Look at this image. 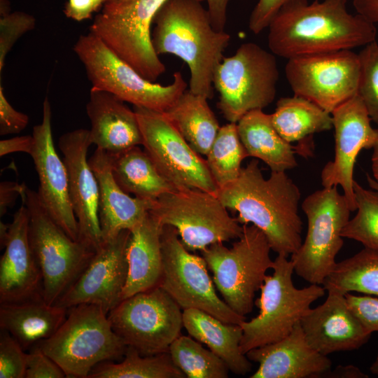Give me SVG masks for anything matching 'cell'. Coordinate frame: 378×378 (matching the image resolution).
<instances>
[{"label": "cell", "mask_w": 378, "mask_h": 378, "mask_svg": "<svg viewBox=\"0 0 378 378\" xmlns=\"http://www.w3.org/2000/svg\"><path fill=\"white\" fill-rule=\"evenodd\" d=\"M348 0H292L269 24L267 43L275 55L295 57L352 50L376 40V27L347 10Z\"/></svg>", "instance_id": "1"}, {"label": "cell", "mask_w": 378, "mask_h": 378, "mask_svg": "<svg viewBox=\"0 0 378 378\" xmlns=\"http://www.w3.org/2000/svg\"><path fill=\"white\" fill-rule=\"evenodd\" d=\"M216 195L227 209L237 214L240 224L259 228L278 255L288 257L300 246L301 193L286 172H271L265 178L259 162L252 160L235 181L218 188Z\"/></svg>", "instance_id": "2"}, {"label": "cell", "mask_w": 378, "mask_h": 378, "mask_svg": "<svg viewBox=\"0 0 378 378\" xmlns=\"http://www.w3.org/2000/svg\"><path fill=\"white\" fill-rule=\"evenodd\" d=\"M200 0H167L156 13L152 43L156 53L174 55L190 71L189 90L211 99L213 77L230 35L216 31Z\"/></svg>", "instance_id": "3"}, {"label": "cell", "mask_w": 378, "mask_h": 378, "mask_svg": "<svg viewBox=\"0 0 378 378\" xmlns=\"http://www.w3.org/2000/svg\"><path fill=\"white\" fill-rule=\"evenodd\" d=\"M64 371L66 377L88 378L97 365L122 358L127 345L114 331L108 314L94 304L68 309L59 329L36 344Z\"/></svg>", "instance_id": "4"}, {"label": "cell", "mask_w": 378, "mask_h": 378, "mask_svg": "<svg viewBox=\"0 0 378 378\" xmlns=\"http://www.w3.org/2000/svg\"><path fill=\"white\" fill-rule=\"evenodd\" d=\"M272 269V274L265 276L260 295L254 302L258 315L240 324L243 330L240 348L245 355L252 349L286 337L311 304L326 291L319 284L296 288L293 282V264L286 255H277Z\"/></svg>", "instance_id": "5"}, {"label": "cell", "mask_w": 378, "mask_h": 378, "mask_svg": "<svg viewBox=\"0 0 378 378\" xmlns=\"http://www.w3.org/2000/svg\"><path fill=\"white\" fill-rule=\"evenodd\" d=\"M29 213V238L42 279L41 294L55 304L89 264L96 251L74 240L50 216L37 192L21 195Z\"/></svg>", "instance_id": "6"}, {"label": "cell", "mask_w": 378, "mask_h": 378, "mask_svg": "<svg viewBox=\"0 0 378 378\" xmlns=\"http://www.w3.org/2000/svg\"><path fill=\"white\" fill-rule=\"evenodd\" d=\"M271 247L265 234L253 225H243L241 235L227 248L216 243L202 251L216 288L237 314L252 312L255 292L272 269Z\"/></svg>", "instance_id": "7"}, {"label": "cell", "mask_w": 378, "mask_h": 378, "mask_svg": "<svg viewBox=\"0 0 378 378\" xmlns=\"http://www.w3.org/2000/svg\"><path fill=\"white\" fill-rule=\"evenodd\" d=\"M74 50L91 88L108 92L134 106L164 112L186 90L180 71L174 74L168 85L148 80L90 32L79 36Z\"/></svg>", "instance_id": "8"}, {"label": "cell", "mask_w": 378, "mask_h": 378, "mask_svg": "<svg viewBox=\"0 0 378 378\" xmlns=\"http://www.w3.org/2000/svg\"><path fill=\"white\" fill-rule=\"evenodd\" d=\"M165 1L107 0L89 32L144 78L155 82L166 67L154 50L151 26Z\"/></svg>", "instance_id": "9"}, {"label": "cell", "mask_w": 378, "mask_h": 378, "mask_svg": "<svg viewBox=\"0 0 378 378\" xmlns=\"http://www.w3.org/2000/svg\"><path fill=\"white\" fill-rule=\"evenodd\" d=\"M279 72L274 55L259 45L242 43L216 66L213 85L220 97L218 108L229 122L262 110L275 99Z\"/></svg>", "instance_id": "10"}, {"label": "cell", "mask_w": 378, "mask_h": 378, "mask_svg": "<svg viewBox=\"0 0 378 378\" xmlns=\"http://www.w3.org/2000/svg\"><path fill=\"white\" fill-rule=\"evenodd\" d=\"M216 194L195 188L174 189L159 197L149 213L161 225L174 227L190 252L237 239L243 225L230 215Z\"/></svg>", "instance_id": "11"}, {"label": "cell", "mask_w": 378, "mask_h": 378, "mask_svg": "<svg viewBox=\"0 0 378 378\" xmlns=\"http://www.w3.org/2000/svg\"><path fill=\"white\" fill-rule=\"evenodd\" d=\"M302 209L307 231L290 260L299 276L311 284L322 285L337 263L336 256L344 244L342 232L351 211L336 186L323 187L309 195Z\"/></svg>", "instance_id": "12"}, {"label": "cell", "mask_w": 378, "mask_h": 378, "mask_svg": "<svg viewBox=\"0 0 378 378\" xmlns=\"http://www.w3.org/2000/svg\"><path fill=\"white\" fill-rule=\"evenodd\" d=\"M160 242L162 266L158 286L182 310L201 309L229 323L241 324L246 320L218 297L205 260L186 248L174 227L162 226Z\"/></svg>", "instance_id": "13"}, {"label": "cell", "mask_w": 378, "mask_h": 378, "mask_svg": "<svg viewBox=\"0 0 378 378\" xmlns=\"http://www.w3.org/2000/svg\"><path fill=\"white\" fill-rule=\"evenodd\" d=\"M108 317L125 344L142 356L168 351L183 327V310L160 286L120 301Z\"/></svg>", "instance_id": "14"}, {"label": "cell", "mask_w": 378, "mask_h": 378, "mask_svg": "<svg viewBox=\"0 0 378 378\" xmlns=\"http://www.w3.org/2000/svg\"><path fill=\"white\" fill-rule=\"evenodd\" d=\"M144 150L160 174L177 189L216 194L218 186L206 162L164 112L134 106Z\"/></svg>", "instance_id": "15"}, {"label": "cell", "mask_w": 378, "mask_h": 378, "mask_svg": "<svg viewBox=\"0 0 378 378\" xmlns=\"http://www.w3.org/2000/svg\"><path fill=\"white\" fill-rule=\"evenodd\" d=\"M285 74L294 95L331 113L358 94L360 59L351 50L302 55L288 59Z\"/></svg>", "instance_id": "16"}, {"label": "cell", "mask_w": 378, "mask_h": 378, "mask_svg": "<svg viewBox=\"0 0 378 378\" xmlns=\"http://www.w3.org/2000/svg\"><path fill=\"white\" fill-rule=\"evenodd\" d=\"M331 115L335 155L321 171V184L324 188L341 186L351 211H355V162L362 150L372 148L378 129L372 127L367 109L358 94L335 108Z\"/></svg>", "instance_id": "17"}, {"label": "cell", "mask_w": 378, "mask_h": 378, "mask_svg": "<svg viewBox=\"0 0 378 378\" xmlns=\"http://www.w3.org/2000/svg\"><path fill=\"white\" fill-rule=\"evenodd\" d=\"M130 230L104 241L92 260L56 305L69 309L80 304L100 305L108 314L120 302L128 264L126 251Z\"/></svg>", "instance_id": "18"}, {"label": "cell", "mask_w": 378, "mask_h": 378, "mask_svg": "<svg viewBox=\"0 0 378 378\" xmlns=\"http://www.w3.org/2000/svg\"><path fill=\"white\" fill-rule=\"evenodd\" d=\"M91 144L90 130L83 128L63 134L58 141L67 170L69 196L78 225V240L96 251L103 239L99 220V184L87 159Z\"/></svg>", "instance_id": "19"}, {"label": "cell", "mask_w": 378, "mask_h": 378, "mask_svg": "<svg viewBox=\"0 0 378 378\" xmlns=\"http://www.w3.org/2000/svg\"><path fill=\"white\" fill-rule=\"evenodd\" d=\"M51 119V106L46 97L43 103L42 121L34 127L32 132L34 145L30 156L39 180L37 193L53 220L72 239L78 240V225L69 196L67 170L54 145Z\"/></svg>", "instance_id": "20"}, {"label": "cell", "mask_w": 378, "mask_h": 378, "mask_svg": "<svg viewBox=\"0 0 378 378\" xmlns=\"http://www.w3.org/2000/svg\"><path fill=\"white\" fill-rule=\"evenodd\" d=\"M312 348L328 354L357 349L370 337L349 309L344 294L328 291L325 302L310 308L300 321Z\"/></svg>", "instance_id": "21"}, {"label": "cell", "mask_w": 378, "mask_h": 378, "mask_svg": "<svg viewBox=\"0 0 378 378\" xmlns=\"http://www.w3.org/2000/svg\"><path fill=\"white\" fill-rule=\"evenodd\" d=\"M29 225V213L22 204L9 223L0 259V303L42 295L41 274L30 244Z\"/></svg>", "instance_id": "22"}, {"label": "cell", "mask_w": 378, "mask_h": 378, "mask_svg": "<svg viewBox=\"0 0 378 378\" xmlns=\"http://www.w3.org/2000/svg\"><path fill=\"white\" fill-rule=\"evenodd\" d=\"M246 356L258 363L251 378H309L324 375L331 369L327 356L308 343L300 322L283 339L248 351Z\"/></svg>", "instance_id": "23"}, {"label": "cell", "mask_w": 378, "mask_h": 378, "mask_svg": "<svg viewBox=\"0 0 378 378\" xmlns=\"http://www.w3.org/2000/svg\"><path fill=\"white\" fill-rule=\"evenodd\" d=\"M88 162L99 184V220L104 241L122 230L132 229L152 209L155 202L132 197L119 186L106 151L97 148Z\"/></svg>", "instance_id": "24"}, {"label": "cell", "mask_w": 378, "mask_h": 378, "mask_svg": "<svg viewBox=\"0 0 378 378\" xmlns=\"http://www.w3.org/2000/svg\"><path fill=\"white\" fill-rule=\"evenodd\" d=\"M114 94L91 88L86 112L92 144L108 154L141 145L142 137L134 110Z\"/></svg>", "instance_id": "25"}, {"label": "cell", "mask_w": 378, "mask_h": 378, "mask_svg": "<svg viewBox=\"0 0 378 378\" xmlns=\"http://www.w3.org/2000/svg\"><path fill=\"white\" fill-rule=\"evenodd\" d=\"M162 229L148 212L130 230L126 251L128 272L120 301L158 286L162 266Z\"/></svg>", "instance_id": "26"}, {"label": "cell", "mask_w": 378, "mask_h": 378, "mask_svg": "<svg viewBox=\"0 0 378 378\" xmlns=\"http://www.w3.org/2000/svg\"><path fill=\"white\" fill-rule=\"evenodd\" d=\"M67 312L66 308L48 304L42 295L0 303V328L9 332L27 351L53 335Z\"/></svg>", "instance_id": "27"}, {"label": "cell", "mask_w": 378, "mask_h": 378, "mask_svg": "<svg viewBox=\"0 0 378 378\" xmlns=\"http://www.w3.org/2000/svg\"><path fill=\"white\" fill-rule=\"evenodd\" d=\"M183 328L188 333L220 357L230 372L245 375L251 363L240 348L243 330L240 324L225 323L198 309L183 310Z\"/></svg>", "instance_id": "28"}, {"label": "cell", "mask_w": 378, "mask_h": 378, "mask_svg": "<svg viewBox=\"0 0 378 378\" xmlns=\"http://www.w3.org/2000/svg\"><path fill=\"white\" fill-rule=\"evenodd\" d=\"M237 127L248 157L260 160L271 172H286L298 166V146L280 136L270 114L260 109L249 111L237 122Z\"/></svg>", "instance_id": "29"}, {"label": "cell", "mask_w": 378, "mask_h": 378, "mask_svg": "<svg viewBox=\"0 0 378 378\" xmlns=\"http://www.w3.org/2000/svg\"><path fill=\"white\" fill-rule=\"evenodd\" d=\"M108 155L113 178L127 193L155 202L162 195L176 189L139 146Z\"/></svg>", "instance_id": "30"}, {"label": "cell", "mask_w": 378, "mask_h": 378, "mask_svg": "<svg viewBox=\"0 0 378 378\" xmlns=\"http://www.w3.org/2000/svg\"><path fill=\"white\" fill-rule=\"evenodd\" d=\"M204 96L186 90L164 113L189 145L206 155L220 125Z\"/></svg>", "instance_id": "31"}, {"label": "cell", "mask_w": 378, "mask_h": 378, "mask_svg": "<svg viewBox=\"0 0 378 378\" xmlns=\"http://www.w3.org/2000/svg\"><path fill=\"white\" fill-rule=\"evenodd\" d=\"M272 125L280 136L289 143L299 144L312 139L316 133L332 128L331 113L304 97H281L270 114Z\"/></svg>", "instance_id": "32"}, {"label": "cell", "mask_w": 378, "mask_h": 378, "mask_svg": "<svg viewBox=\"0 0 378 378\" xmlns=\"http://www.w3.org/2000/svg\"><path fill=\"white\" fill-rule=\"evenodd\" d=\"M322 286L327 292H358L378 297V251L364 247L337 262Z\"/></svg>", "instance_id": "33"}, {"label": "cell", "mask_w": 378, "mask_h": 378, "mask_svg": "<svg viewBox=\"0 0 378 378\" xmlns=\"http://www.w3.org/2000/svg\"><path fill=\"white\" fill-rule=\"evenodd\" d=\"M121 362L106 361L95 366L88 378H185L168 351L142 356L127 346Z\"/></svg>", "instance_id": "34"}, {"label": "cell", "mask_w": 378, "mask_h": 378, "mask_svg": "<svg viewBox=\"0 0 378 378\" xmlns=\"http://www.w3.org/2000/svg\"><path fill=\"white\" fill-rule=\"evenodd\" d=\"M206 157L208 169L218 188L238 178L241 162L248 155L240 140L237 123L229 122L220 127Z\"/></svg>", "instance_id": "35"}, {"label": "cell", "mask_w": 378, "mask_h": 378, "mask_svg": "<svg viewBox=\"0 0 378 378\" xmlns=\"http://www.w3.org/2000/svg\"><path fill=\"white\" fill-rule=\"evenodd\" d=\"M174 364L188 378H227L229 368L225 362L196 340L180 335L169 350Z\"/></svg>", "instance_id": "36"}, {"label": "cell", "mask_w": 378, "mask_h": 378, "mask_svg": "<svg viewBox=\"0 0 378 378\" xmlns=\"http://www.w3.org/2000/svg\"><path fill=\"white\" fill-rule=\"evenodd\" d=\"M356 214L344 227L343 238L361 243L365 248L378 251V192L354 182Z\"/></svg>", "instance_id": "37"}, {"label": "cell", "mask_w": 378, "mask_h": 378, "mask_svg": "<svg viewBox=\"0 0 378 378\" xmlns=\"http://www.w3.org/2000/svg\"><path fill=\"white\" fill-rule=\"evenodd\" d=\"M360 74L358 95L372 121L378 126V43L375 40L359 52Z\"/></svg>", "instance_id": "38"}, {"label": "cell", "mask_w": 378, "mask_h": 378, "mask_svg": "<svg viewBox=\"0 0 378 378\" xmlns=\"http://www.w3.org/2000/svg\"><path fill=\"white\" fill-rule=\"evenodd\" d=\"M36 19L22 11L10 12L0 18V73L5 64L6 55L15 42L24 34L34 29Z\"/></svg>", "instance_id": "39"}, {"label": "cell", "mask_w": 378, "mask_h": 378, "mask_svg": "<svg viewBox=\"0 0 378 378\" xmlns=\"http://www.w3.org/2000/svg\"><path fill=\"white\" fill-rule=\"evenodd\" d=\"M27 353L7 331H0V378H24Z\"/></svg>", "instance_id": "40"}, {"label": "cell", "mask_w": 378, "mask_h": 378, "mask_svg": "<svg viewBox=\"0 0 378 378\" xmlns=\"http://www.w3.org/2000/svg\"><path fill=\"white\" fill-rule=\"evenodd\" d=\"M25 378H63L66 374L62 368L37 344L26 354Z\"/></svg>", "instance_id": "41"}, {"label": "cell", "mask_w": 378, "mask_h": 378, "mask_svg": "<svg viewBox=\"0 0 378 378\" xmlns=\"http://www.w3.org/2000/svg\"><path fill=\"white\" fill-rule=\"evenodd\" d=\"M347 304L364 328L372 333L378 332V297L344 294Z\"/></svg>", "instance_id": "42"}, {"label": "cell", "mask_w": 378, "mask_h": 378, "mask_svg": "<svg viewBox=\"0 0 378 378\" xmlns=\"http://www.w3.org/2000/svg\"><path fill=\"white\" fill-rule=\"evenodd\" d=\"M27 115L18 111L7 100L4 88L0 85V134H17L28 125Z\"/></svg>", "instance_id": "43"}, {"label": "cell", "mask_w": 378, "mask_h": 378, "mask_svg": "<svg viewBox=\"0 0 378 378\" xmlns=\"http://www.w3.org/2000/svg\"><path fill=\"white\" fill-rule=\"evenodd\" d=\"M292 0H258L252 10L248 27L255 34H258L266 28L279 10Z\"/></svg>", "instance_id": "44"}, {"label": "cell", "mask_w": 378, "mask_h": 378, "mask_svg": "<svg viewBox=\"0 0 378 378\" xmlns=\"http://www.w3.org/2000/svg\"><path fill=\"white\" fill-rule=\"evenodd\" d=\"M107 0H68L64 8V15L71 20L81 22L103 6Z\"/></svg>", "instance_id": "45"}, {"label": "cell", "mask_w": 378, "mask_h": 378, "mask_svg": "<svg viewBox=\"0 0 378 378\" xmlns=\"http://www.w3.org/2000/svg\"><path fill=\"white\" fill-rule=\"evenodd\" d=\"M34 145L31 135L15 136L0 141V156L15 152H22L31 155Z\"/></svg>", "instance_id": "46"}, {"label": "cell", "mask_w": 378, "mask_h": 378, "mask_svg": "<svg viewBox=\"0 0 378 378\" xmlns=\"http://www.w3.org/2000/svg\"><path fill=\"white\" fill-rule=\"evenodd\" d=\"M26 186L17 182L4 181L0 184V215L4 216L12 207L17 197L21 196Z\"/></svg>", "instance_id": "47"}, {"label": "cell", "mask_w": 378, "mask_h": 378, "mask_svg": "<svg viewBox=\"0 0 378 378\" xmlns=\"http://www.w3.org/2000/svg\"><path fill=\"white\" fill-rule=\"evenodd\" d=\"M230 0H206L211 22L216 31H224L227 10Z\"/></svg>", "instance_id": "48"}, {"label": "cell", "mask_w": 378, "mask_h": 378, "mask_svg": "<svg viewBox=\"0 0 378 378\" xmlns=\"http://www.w3.org/2000/svg\"><path fill=\"white\" fill-rule=\"evenodd\" d=\"M357 14L378 29V0H353Z\"/></svg>", "instance_id": "49"}, {"label": "cell", "mask_w": 378, "mask_h": 378, "mask_svg": "<svg viewBox=\"0 0 378 378\" xmlns=\"http://www.w3.org/2000/svg\"><path fill=\"white\" fill-rule=\"evenodd\" d=\"M324 375H330V377H346V378H363L368 376L362 372L358 368L354 365H340L333 371L330 370Z\"/></svg>", "instance_id": "50"}, {"label": "cell", "mask_w": 378, "mask_h": 378, "mask_svg": "<svg viewBox=\"0 0 378 378\" xmlns=\"http://www.w3.org/2000/svg\"><path fill=\"white\" fill-rule=\"evenodd\" d=\"M372 153L371 156V169L372 178L378 182V135L376 141L372 147Z\"/></svg>", "instance_id": "51"}, {"label": "cell", "mask_w": 378, "mask_h": 378, "mask_svg": "<svg viewBox=\"0 0 378 378\" xmlns=\"http://www.w3.org/2000/svg\"><path fill=\"white\" fill-rule=\"evenodd\" d=\"M9 230V224L4 223L1 221L0 223V245L1 248L4 247L8 237Z\"/></svg>", "instance_id": "52"}, {"label": "cell", "mask_w": 378, "mask_h": 378, "mask_svg": "<svg viewBox=\"0 0 378 378\" xmlns=\"http://www.w3.org/2000/svg\"><path fill=\"white\" fill-rule=\"evenodd\" d=\"M10 12V5L9 1L0 0V15L4 16Z\"/></svg>", "instance_id": "53"}, {"label": "cell", "mask_w": 378, "mask_h": 378, "mask_svg": "<svg viewBox=\"0 0 378 378\" xmlns=\"http://www.w3.org/2000/svg\"><path fill=\"white\" fill-rule=\"evenodd\" d=\"M367 181L370 188L376 190L378 192V182H377L370 175L367 174Z\"/></svg>", "instance_id": "54"}, {"label": "cell", "mask_w": 378, "mask_h": 378, "mask_svg": "<svg viewBox=\"0 0 378 378\" xmlns=\"http://www.w3.org/2000/svg\"><path fill=\"white\" fill-rule=\"evenodd\" d=\"M370 371L374 374L378 375V354L376 358V360H374V362L372 363V365L370 367Z\"/></svg>", "instance_id": "55"}]
</instances>
